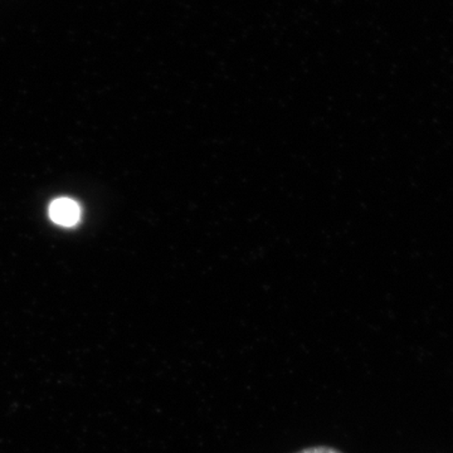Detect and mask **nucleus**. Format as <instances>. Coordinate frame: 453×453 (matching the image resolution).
<instances>
[{
	"mask_svg": "<svg viewBox=\"0 0 453 453\" xmlns=\"http://www.w3.org/2000/svg\"><path fill=\"white\" fill-rule=\"evenodd\" d=\"M50 219L58 225L70 226L79 222L81 211L79 205L71 199H57L50 208Z\"/></svg>",
	"mask_w": 453,
	"mask_h": 453,
	"instance_id": "1",
	"label": "nucleus"
},
{
	"mask_svg": "<svg viewBox=\"0 0 453 453\" xmlns=\"http://www.w3.org/2000/svg\"><path fill=\"white\" fill-rule=\"evenodd\" d=\"M296 453H342L340 449H335V447L330 446H312L308 447V449H301V451Z\"/></svg>",
	"mask_w": 453,
	"mask_h": 453,
	"instance_id": "2",
	"label": "nucleus"
}]
</instances>
